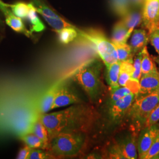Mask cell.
<instances>
[{"instance_id":"1","label":"cell","mask_w":159,"mask_h":159,"mask_svg":"<svg viewBox=\"0 0 159 159\" xmlns=\"http://www.w3.org/2000/svg\"><path fill=\"white\" fill-rule=\"evenodd\" d=\"M17 85L0 86V136L18 137L32 133L40 119V93Z\"/></svg>"},{"instance_id":"2","label":"cell","mask_w":159,"mask_h":159,"mask_svg":"<svg viewBox=\"0 0 159 159\" xmlns=\"http://www.w3.org/2000/svg\"><path fill=\"white\" fill-rule=\"evenodd\" d=\"M94 117L90 107L80 102L61 111L41 114L40 119L48 130L51 142L62 132L85 133L90 127Z\"/></svg>"},{"instance_id":"3","label":"cell","mask_w":159,"mask_h":159,"mask_svg":"<svg viewBox=\"0 0 159 159\" xmlns=\"http://www.w3.org/2000/svg\"><path fill=\"white\" fill-rule=\"evenodd\" d=\"M101 70L100 62L93 60L80 68L74 76L75 80L93 102H96L102 93Z\"/></svg>"},{"instance_id":"4","label":"cell","mask_w":159,"mask_h":159,"mask_svg":"<svg viewBox=\"0 0 159 159\" xmlns=\"http://www.w3.org/2000/svg\"><path fill=\"white\" fill-rule=\"evenodd\" d=\"M84 140V132H62L51 140L48 150L53 156H75L83 148Z\"/></svg>"},{"instance_id":"5","label":"cell","mask_w":159,"mask_h":159,"mask_svg":"<svg viewBox=\"0 0 159 159\" xmlns=\"http://www.w3.org/2000/svg\"><path fill=\"white\" fill-rule=\"evenodd\" d=\"M159 103V93H152L141 97H136L128 113L133 121V127L137 131L145 127L148 117Z\"/></svg>"},{"instance_id":"6","label":"cell","mask_w":159,"mask_h":159,"mask_svg":"<svg viewBox=\"0 0 159 159\" xmlns=\"http://www.w3.org/2000/svg\"><path fill=\"white\" fill-rule=\"evenodd\" d=\"M79 31L80 34L84 36L93 44L97 54L102 60L106 67L119 61L116 47L112 41L109 40L102 31L96 29H90L84 31L79 29Z\"/></svg>"},{"instance_id":"7","label":"cell","mask_w":159,"mask_h":159,"mask_svg":"<svg viewBox=\"0 0 159 159\" xmlns=\"http://www.w3.org/2000/svg\"><path fill=\"white\" fill-rule=\"evenodd\" d=\"M138 131L133 129L132 133L121 138L114 144L109 152L111 159H136L138 158Z\"/></svg>"},{"instance_id":"8","label":"cell","mask_w":159,"mask_h":159,"mask_svg":"<svg viewBox=\"0 0 159 159\" xmlns=\"http://www.w3.org/2000/svg\"><path fill=\"white\" fill-rule=\"evenodd\" d=\"M136 95L130 93L115 102L108 103V120L112 124L118 123L128 113V111L136 100Z\"/></svg>"},{"instance_id":"9","label":"cell","mask_w":159,"mask_h":159,"mask_svg":"<svg viewBox=\"0 0 159 159\" xmlns=\"http://www.w3.org/2000/svg\"><path fill=\"white\" fill-rule=\"evenodd\" d=\"M31 3L34 5L37 12L42 16L47 23L56 32L66 27H74L57 15L40 0H31Z\"/></svg>"},{"instance_id":"10","label":"cell","mask_w":159,"mask_h":159,"mask_svg":"<svg viewBox=\"0 0 159 159\" xmlns=\"http://www.w3.org/2000/svg\"><path fill=\"white\" fill-rule=\"evenodd\" d=\"M142 25L148 34L159 29V0H145L143 8Z\"/></svg>"},{"instance_id":"11","label":"cell","mask_w":159,"mask_h":159,"mask_svg":"<svg viewBox=\"0 0 159 159\" xmlns=\"http://www.w3.org/2000/svg\"><path fill=\"white\" fill-rule=\"evenodd\" d=\"M159 131V125L143 127L140 131L137 138L138 158L143 159L151 147Z\"/></svg>"},{"instance_id":"12","label":"cell","mask_w":159,"mask_h":159,"mask_svg":"<svg viewBox=\"0 0 159 159\" xmlns=\"http://www.w3.org/2000/svg\"><path fill=\"white\" fill-rule=\"evenodd\" d=\"M81 102L78 96L67 85H61L57 91L51 110Z\"/></svg>"},{"instance_id":"13","label":"cell","mask_w":159,"mask_h":159,"mask_svg":"<svg viewBox=\"0 0 159 159\" xmlns=\"http://www.w3.org/2000/svg\"><path fill=\"white\" fill-rule=\"evenodd\" d=\"M140 90L136 97L159 93V72L143 75L139 81Z\"/></svg>"},{"instance_id":"14","label":"cell","mask_w":159,"mask_h":159,"mask_svg":"<svg viewBox=\"0 0 159 159\" xmlns=\"http://www.w3.org/2000/svg\"><path fill=\"white\" fill-rule=\"evenodd\" d=\"M149 41V34L145 29H134L132 33L130 46L134 56L142 51Z\"/></svg>"},{"instance_id":"15","label":"cell","mask_w":159,"mask_h":159,"mask_svg":"<svg viewBox=\"0 0 159 159\" xmlns=\"http://www.w3.org/2000/svg\"><path fill=\"white\" fill-rule=\"evenodd\" d=\"M61 85V84L58 83L42 94L39 104L40 113L41 114L47 113L51 110L57 91Z\"/></svg>"},{"instance_id":"16","label":"cell","mask_w":159,"mask_h":159,"mask_svg":"<svg viewBox=\"0 0 159 159\" xmlns=\"http://www.w3.org/2000/svg\"><path fill=\"white\" fill-rule=\"evenodd\" d=\"M121 20L131 35L134 30L142 24L143 8H132L125 16L121 18Z\"/></svg>"},{"instance_id":"17","label":"cell","mask_w":159,"mask_h":159,"mask_svg":"<svg viewBox=\"0 0 159 159\" xmlns=\"http://www.w3.org/2000/svg\"><path fill=\"white\" fill-rule=\"evenodd\" d=\"M2 13L6 17L7 24L14 31L17 33L25 34L27 36H29L30 34H31V33L29 31L25 28L22 21V18L14 15L11 10L7 8L4 11L2 12Z\"/></svg>"},{"instance_id":"18","label":"cell","mask_w":159,"mask_h":159,"mask_svg":"<svg viewBox=\"0 0 159 159\" xmlns=\"http://www.w3.org/2000/svg\"><path fill=\"white\" fill-rule=\"evenodd\" d=\"M131 34L125 24L121 20L114 26L111 41L114 44H120L127 43Z\"/></svg>"},{"instance_id":"19","label":"cell","mask_w":159,"mask_h":159,"mask_svg":"<svg viewBox=\"0 0 159 159\" xmlns=\"http://www.w3.org/2000/svg\"><path fill=\"white\" fill-rule=\"evenodd\" d=\"M142 52V75L158 72L155 61L149 54L147 46L143 49Z\"/></svg>"},{"instance_id":"20","label":"cell","mask_w":159,"mask_h":159,"mask_svg":"<svg viewBox=\"0 0 159 159\" xmlns=\"http://www.w3.org/2000/svg\"><path fill=\"white\" fill-rule=\"evenodd\" d=\"M120 62L117 61L107 67L106 79L111 90L120 87L118 80L120 73Z\"/></svg>"},{"instance_id":"21","label":"cell","mask_w":159,"mask_h":159,"mask_svg":"<svg viewBox=\"0 0 159 159\" xmlns=\"http://www.w3.org/2000/svg\"><path fill=\"white\" fill-rule=\"evenodd\" d=\"M25 20L29 21L30 25L31 33L41 32L46 29L45 25L42 23V21L40 20V18L38 16L37 12L33 4Z\"/></svg>"},{"instance_id":"22","label":"cell","mask_w":159,"mask_h":159,"mask_svg":"<svg viewBox=\"0 0 159 159\" xmlns=\"http://www.w3.org/2000/svg\"><path fill=\"white\" fill-rule=\"evenodd\" d=\"M120 73L118 83L120 86H125L127 81L131 78L133 73V60L120 62Z\"/></svg>"},{"instance_id":"23","label":"cell","mask_w":159,"mask_h":159,"mask_svg":"<svg viewBox=\"0 0 159 159\" xmlns=\"http://www.w3.org/2000/svg\"><path fill=\"white\" fill-rule=\"evenodd\" d=\"M59 41L63 44H68L77 39L79 33L75 27H69L57 31Z\"/></svg>"},{"instance_id":"24","label":"cell","mask_w":159,"mask_h":159,"mask_svg":"<svg viewBox=\"0 0 159 159\" xmlns=\"http://www.w3.org/2000/svg\"><path fill=\"white\" fill-rule=\"evenodd\" d=\"M109 2L114 12L121 18L125 16L132 8L130 0H109Z\"/></svg>"},{"instance_id":"25","label":"cell","mask_w":159,"mask_h":159,"mask_svg":"<svg viewBox=\"0 0 159 159\" xmlns=\"http://www.w3.org/2000/svg\"><path fill=\"white\" fill-rule=\"evenodd\" d=\"M32 133H33L37 136L39 137L41 140H42L46 144L47 147V150H49L50 141L48 132L46 126L44 125V124L41 121L40 117L39 119L37 120L34 123L32 129Z\"/></svg>"},{"instance_id":"26","label":"cell","mask_w":159,"mask_h":159,"mask_svg":"<svg viewBox=\"0 0 159 159\" xmlns=\"http://www.w3.org/2000/svg\"><path fill=\"white\" fill-rule=\"evenodd\" d=\"M25 144L31 148H39L47 150V147L44 142L33 133H29L23 135L20 138Z\"/></svg>"},{"instance_id":"27","label":"cell","mask_w":159,"mask_h":159,"mask_svg":"<svg viewBox=\"0 0 159 159\" xmlns=\"http://www.w3.org/2000/svg\"><path fill=\"white\" fill-rule=\"evenodd\" d=\"M32 3L18 2L14 4H10V8L12 13L17 17L25 19L29 14Z\"/></svg>"},{"instance_id":"28","label":"cell","mask_w":159,"mask_h":159,"mask_svg":"<svg viewBox=\"0 0 159 159\" xmlns=\"http://www.w3.org/2000/svg\"><path fill=\"white\" fill-rule=\"evenodd\" d=\"M117 52L118 60L120 62H123L128 60H133L134 57L132 53L130 46L127 43L114 44Z\"/></svg>"},{"instance_id":"29","label":"cell","mask_w":159,"mask_h":159,"mask_svg":"<svg viewBox=\"0 0 159 159\" xmlns=\"http://www.w3.org/2000/svg\"><path fill=\"white\" fill-rule=\"evenodd\" d=\"M130 93H131V92L127 87L120 86L119 87L116 89L111 90L108 103L115 102Z\"/></svg>"},{"instance_id":"30","label":"cell","mask_w":159,"mask_h":159,"mask_svg":"<svg viewBox=\"0 0 159 159\" xmlns=\"http://www.w3.org/2000/svg\"><path fill=\"white\" fill-rule=\"evenodd\" d=\"M142 52H139L135 55L133 60V73L131 75V78L140 81L142 77Z\"/></svg>"},{"instance_id":"31","label":"cell","mask_w":159,"mask_h":159,"mask_svg":"<svg viewBox=\"0 0 159 159\" xmlns=\"http://www.w3.org/2000/svg\"><path fill=\"white\" fill-rule=\"evenodd\" d=\"M159 154V131L154 140L151 147L148 150V153L144 156L143 159H153L155 156Z\"/></svg>"},{"instance_id":"32","label":"cell","mask_w":159,"mask_h":159,"mask_svg":"<svg viewBox=\"0 0 159 159\" xmlns=\"http://www.w3.org/2000/svg\"><path fill=\"white\" fill-rule=\"evenodd\" d=\"M52 155L46 153V152L39 150V148H33L29 154L28 159H45L51 158Z\"/></svg>"},{"instance_id":"33","label":"cell","mask_w":159,"mask_h":159,"mask_svg":"<svg viewBox=\"0 0 159 159\" xmlns=\"http://www.w3.org/2000/svg\"><path fill=\"white\" fill-rule=\"evenodd\" d=\"M159 121V104L154 108L152 113L148 117L145 127L156 125Z\"/></svg>"},{"instance_id":"34","label":"cell","mask_w":159,"mask_h":159,"mask_svg":"<svg viewBox=\"0 0 159 159\" xmlns=\"http://www.w3.org/2000/svg\"><path fill=\"white\" fill-rule=\"evenodd\" d=\"M149 41L159 56V29L149 34Z\"/></svg>"},{"instance_id":"35","label":"cell","mask_w":159,"mask_h":159,"mask_svg":"<svg viewBox=\"0 0 159 159\" xmlns=\"http://www.w3.org/2000/svg\"><path fill=\"white\" fill-rule=\"evenodd\" d=\"M125 86L130 90L132 93H134L136 95H137V94L139 93L140 90V83L139 80L131 78L127 81Z\"/></svg>"},{"instance_id":"36","label":"cell","mask_w":159,"mask_h":159,"mask_svg":"<svg viewBox=\"0 0 159 159\" xmlns=\"http://www.w3.org/2000/svg\"><path fill=\"white\" fill-rule=\"evenodd\" d=\"M32 148H29L28 146L26 145V146H25L24 148H22L17 156V159H28L29 154L31 152V150Z\"/></svg>"},{"instance_id":"37","label":"cell","mask_w":159,"mask_h":159,"mask_svg":"<svg viewBox=\"0 0 159 159\" xmlns=\"http://www.w3.org/2000/svg\"><path fill=\"white\" fill-rule=\"evenodd\" d=\"M131 8H143L145 0H130Z\"/></svg>"},{"instance_id":"38","label":"cell","mask_w":159,"mask_h":159,"mask_svg":"<svg viewBox=\"0 0 159 159\" xmlns=\"http://www.w3.org/2000/svg\"><path fill=\"white\" fill-rule=\"evenodd\" d=\"M10 4H7L4 3V2H2L1 0H0V10L2 12L4 11V10H6L7 8H10Z\"/></svg>"},{"instance_id":"39","label":"cell","mask_w":159,"mask_h":159,"mask_svg":"<svg viewBox=\"0 0 159 159\" xmlns=\"http://www.w3.org/2000/svg\"><path fill=\"white\" fill-rule=\"evenodd\" d=\"M153 58L154 60V61H155V62H156V63H157V64H158V66H159V57H154Z\"/></svg>"},{"instance_id":"40","label":"cell","mask_w":159,"mask_h":159,"mask_svg":"<svg viewBox=\"0 0 159 159\" xmlns=\"http://www.w3.org/2000/svg\"><path fill=\"white\" fill-rule=\"evenodd\" d=\"M153 159H159V154L154 157Z\"/></svg>"}]
</instances>
